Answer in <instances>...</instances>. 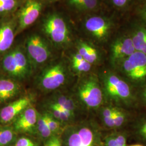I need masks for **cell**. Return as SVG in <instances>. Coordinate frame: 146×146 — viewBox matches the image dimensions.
Here are the masks:
<instances>
[{"instance_id":"cell-1","label":"cell","mask_w":146,"mask_h":146,"mask_svg":"<svg viewBox=\"0 0 146 146\" xmlns=\"http://www.w3.org/2000/svg\"><path fill=\"white\" fill-rule=\"evenodd\" d=\"M98 74L106 104L137 111L135 88L112 68Z\"/></svg>"},{"instance_id":"cell-2","label":"cell","mask_w":146,"mask_h":146,"mask_svg":"<svg viewBox=\"0 0 146 146\" xmlns=\"http://www.w3.org/2000/svg\"><path fill=\"white\" fill-rule=\"evenodd\" d=\"M72 93L87 116L95 115L106 104L98 73L92 72L77 77Z\"/></svg>"},{"instance_id":"cell-3","label":"cell","mask_w":146,"mask_h":146,"mask_svg":"<svg viewBox=\"0 0 146 146\" xmlns=\"http://www.w3.org/2000/svg\"><path fill=\"white\" fill-rule=\"evenodd\" d=\"M102 128L93 116H88L65 127V146H102Z\"/></svg>"},{"instance_id":"cell-4","label":"cell","mask_w":146,"mask_h":146,"mask_svg":"<svg viewBox=\"0 0 146 146\" xmlns=\"http://www.w3.org/2000/svg\"><path fill=\"white\" fill-rule=\"evenodd\" d=\"M135 88L146 84V54L136 51L111 67Z\"/></svg>"},{"instance_id":"cell-5","label":"cell","mask_w":146,"mask_h":146,"mask_svg":"<svg viewBox=\"0 0 146 146\" xmlns=\"http://www.w3.org/2000/svg\"><path fill=\"white\" fill-rule=\"evenodd\" d=\"M81 26L89 42L101 46L110 40L115 25L111 19L104 16L88 14L82 20Z\"/></svg>"},{"instance_id":"cell-6","label":"cell","mask_w":146,"mask_h":146,"mask_svg":"<svg viewBox=\"0 0 146 146\" xmlns=\"http://www.w3.org/2000/svg\"><path fill=\"white\" fill-rule=\"evenodd\" d=\"M75 77H77L70 66L59 62L44 69L38 78L40 88L44 92H52L61 88Z\"/></svg>"},{"instance_id":"cell-7","label":"cell","mask_w":146,"mask_h":146,"mask_svg":"<svg viewBox=\"0 0 146 146\" xmlns=\"http://www.w3.org/2000/svg\"><path fill=\"white\" fill-rule=\"evenodd\" d=\"M43 29L54 44L67 46L72 42L70 28L62 16L54 14L48 16L43 24Z\"/></svg>"},{"instance_id":"cell-8","label":"cell","mask_w":146,"mask_h":146,"mask_svg":"<svg viewBox=\"0 0 146 146\" xmlns=\"http://www.w3.org/2000/svg\"><path fill=\"white\" fill-rule=\"evenodd\" d=\"M2 67L9 75L19 79L25 78L29 73L28 60L20 49L7 54L3 59Z\"/></svg>"},{"instance_id":"cell-9","label":"cell","mask_w":146,"mask_h":146,"mask_svg":"<svg viewBox=\"0 0 146 146\" xmlns=\"http://www.w3.org/2000/svg\"><path fill=\"white\" fill-rule=\"evenodd\" d=\"M136 50L128 31L117 37L110 45L109 58L111 67L120 61L131 56Z\"/></svg>"},{"instance_id":"cell-10","label":"cell","mask_w":146,"mask_h":146,"mask_svg":"<svg viewBox=\"0 0 146 146\" xmlns=\"http://www.w3.org/2000/svg\"><path fill=\"white\" fill-rule=\"evenodd\" d=\"M27 49L29 56L36 64H42L51 57V50L47 42L41 37L33 35L27 42Z\"/></svg>"},{"instance_id":"cell-11","label":"cell","mask_w":146,"mask_h":146,"mask_svg":"<svg viewBox=\"0 0 146 146\" xmlns=\"http://www.w3.org/2000/svg\"><path fill=\"white\" fill-rule=\"evenodd\" d=\"M49 102L60 106L70 113L78 120H81L88 116L83 111L72 92L68 94H56Z\"/></svg>"},{"instance_id":"cell-12","label":"cell","mask_w":146,"mask_h":146,"mask_svg":"<svg viewBox=\"0 0 146 146\" xmlns=\"http://www.w3.org/2000/svg\"><path fill=\"white\" fill-rule=\"evenodd\" d=\"M128 134L146 146V112L136 111L127 127Z\"/></svg>"},{"instance_id":"cell-13","label":"cell","mask_w":146,"mask_h":146,"mask_svg":"<svg viewBox=\"0 0 146 146\" xmlns=\"http://www.w3.org/2000/svg\"><path fill=\"white\" fill-rule=\"evenodd\" d=\"M42 3L36 0H28L19 16V29L21 31L35 22L40 15Z\"/></svg>"},{"instance_id":"cell-14","label":"cell","mask_w":146,"mask_h":146,"mask_svg":"<svg viewBox=\"0 0 146 146\" xmlns=\"http://www.w3.org/2000/svg\"><path fill=\"white\" fill-rule=\"evenodd\" d=\"M31 102L32 99L29 96H25L5 106L1 111V121L3 123H8L14 120L29 107Z\"/></svg>"},{"instance_id":"cell-15","label":"cell","mask_w":146,"mask_h":146,"mask_svg":"<svg viewBox=\"0 0 146 146\" xmlns=\"http://www.w3.org/2000/svg\"><path fill=\"white\" fill-rule=\"evenodd\" d=\"M75 47L76 50L82 58L94 67L100 66L102 62V54L92 43L80 39L75 42Z\"/></svg>"},{"instance_id":"cell-16","label":"cell","mask_w":146,"mask_h":146,"mask_svg":"<svg viewBox=\"0 0 146 146\" xmlns=\"http://www.w3.org/2000/svg\"><path fill=\"white\" fill-rule=\"evenodd\" d=\"M128 32L136 51L146 54V26L134 19Z\"/></svg>"},{"instance_id":"cell-17","label":"cell","mask_w":146,"mask_h":146,"mask_svg":"<svg viewBox=\"0 0 146 146\" xmlns=\"http://www.w3.org/2000/svg\"><path fill=\"white\" fill-rule=\"evenodd\" d=\"M38 114L33 107H28L16 120L14 127L16 130L21 132L32 131L36 126Z\"/></svg>"},{"instance_id":"cell-18","label":"cell","mask_w":146,"mask_h":146,"mask_svg":"<svg viewBox=\"0 0 146 146\" xmlns=\"http://www.w3.org/2000/svg\"><path fill=\"white\" fill-rule=\"evenodd\" d=\"M114 107L105 104L101 107L96 113L98 122L102 128L108 131L114 130V121L113 118V111Z\"/></svg>"},{"instance_id":"cell-19","label":"cell","mask_w":146,"mask_h":146,"mask_svg":"<svg viewBox=\"0 0 146 146\" xmlns=\"http://www.w3.org/2000/svg\"><path fill=\"white\" fill-rule=\"evenodd\" d=\"M70 64L77 77L93 72L94 66L86 61L76 50L72 55Z\"/></svg>"},{"instance_id":"cell-20","label":"cell","mask_w":146,"mask_h":146,"mask_svg":"<svg viewBox=\"0 0 146 146\" xmlns=\"http://www.w3.org/2000/svg\"><path fill=\"white\" fill-rule=\"evenodd\" d=\"M135 111L114 107L113 114L115 125L114 131L122 130L126 128Z\"/></svg>"},{"instance_id":"cell-21","label":"cell","mask_w":146,"mask_h":146,"mask_svg":"<svg viewBox=\"0 0 146 146\" xmlns=\"http://www.w3.org/2000/svg\"><path fill=\"white\" fill-rule=\"evenodd\" d=\"M20 87L11 80H0V102H4L15 96Z\"/></svg>"},{"instance_id":"cell-22","label":"cell","mask_w":146,"mask_h":146,"mask_svg":"<svg viewBox=\"0 0 146 146\" xmlns=\"http://www.w3.org/2000/svg\"><path fill=\"white\" fill-rule=\"evenodd\" d=\"M14 40V31L12 26L5 23L0 27V53L7 50Z\"/></svg>"},{"instance_id":"cell-23","label":"cell","mask_w":146,"mask_h":146,"mask_svg":"<svg viewBox=\"0 0 146 146\" xmlns=\"http://www.w3.org/2000/svg\"><path fill=\"white\" fill-rule=\"evenodd\" d=\"M133 10L134 20L146 26V0L137 1Z\"/></svg>"},{"instance_id":"cell-24","label":"cell","mask_w":146,"mask_h":146,"mask_svg":"<svg viewBox=\"0 0 146 146\" xmlns=\"http://www.w3.org/2000/svg\"><path fill=\"white\" fill-rule=\"evenodd\" d=\"M36 127L37 131L43 138L48 139L54 135L48 127L44 114H38Z\"/></svg>"},{"instance_id":"cell-25","label":"cell","mask_w":146,"mask_h":146,"mask_svg":"<svg viewBox=\"0 0 146 146\" xmlns=\"http://www.w3.org/2000/svg\"><path fill=\"white\" fill-rule=\"evenodd\" d=\"M100 0H82L77 11L82 13H90L98 9Z\"/></svg>"},{"instance_id":"cell-26","label":"cell","mask_w":146,"mask_h":146,"mask_svg":"<svg viewBox=\"0 0 146 146\" xmlns=\"http://www.w3.org/2000/svg\"><path fill=\"white\" fill-rule=\"evenodd\" d=\"M137 111L146 112V84L136 88Z\"/></svg>"},{"instance_id":"cell-27","label":"cell","mask_w":146,"mask_h":146,"mask_svg":"<svg viewBox=\"0 0 146 146\" xmlns=\"http://www.w3.org/2000/svg\"><path fill=\"white\" fill-rule=\"evenodd\" d=\"M110 4L118 11L133 9L138 0H108Z\"/></svg>"},{"instance_id":"cell-28","label":"cell","mask_w":146,"mask_h":146,"mask_svg":"<svg viewBox=\"0 0 146 146\" xmlns=\"http://www.w3.org/2000/svg\"><path fill=\"white\" fill-rule=\"evenodd\" d=\"M44 114L48 127L54 135H57L58 134L64 131L65 128H63V125L60 122L47 113H44Z\"/></svg>"},{"instance_id":"cell-29","label":"cell","mask_w":146,"mask_h":146,"mask_svg":"<svg viewBox=\"0 0 146 146\" xmlns=\"http://www.w3.org/2000/svg\"><path fill=\"white\" fill-rule=\"evenodd\" d=\"M14 138V133L11 129H7L0 131V146L8 145Z\"/></svg>"},{"instance_id":"cell-30","label":"cell","mask_w":146,"mask_h":146,"mask_svg":"<svg viewBox=\"0 0 146 146\" xmlns=\"http://www.w3.org/2000/svg\"><path fill=\"white\" fill-rule=\"evenodd\" d=\"M114 131V134L115 136L116 140L117 141L118 146H127V136L128 135V133L127 131Z\"/></svg>"},{"instance_id":"cell-31","label":"cell","mask_w":146,"mask_h":146,"mask_svg":"<svg viewBox=\"0 0 146 146\" xmlns=\"http://www.w3.org/2000/svg\"><path fill=\"white\" fill-rule=\"evenodd\" d=\"M16 5V0L0 1V12H7L12 10Z\"/></svg>"},{"instance_id":"cell-32","label":"cell","mask_w":146,"mask_h":146,"mask_svg":"<svg viewBox=\"0 0 146 146\" xmlns=\"http://www.w3.org/2000/svg\"><path fill=\"white\" fill-rule=\"evenodd\" d=\"M44 146H62V142L60 136L52 135L47 139Z\"/></svg>"},{"instance_id":"cell-33","label":"cell","mask_w":146,"mask_h":146,"mask_svg":"<svg viewBox=\"0 0 146 146\" xmlns=\"http://www.w3.org/2000/svg\"><path fill=\"white\" fill-rule=\"evenodd\" d=\"M104 146H118L113 132L104 137Z\"/></svg>"},{"instance_id":"cell-34","label":"cell","mask_w":146,"mask_h":146,"mask_svg":"<svg viewBox=\"0 0 146 146\" xmlns=\"http://www.w3.org/2000/svg\"><path fill=\"white\" fill-rule=\"evenodd\" d=\"M15 146H35L30 139L26 137L20 138L16 143Z\"/></svg>"},{"instance_id":"cell-35","label":"cell","mask_w":146,"mask_h":146,"mask_svg":"<svg viewBox=\"0 0 146 146\" xmlns=\"http://www.w3.org/2000/svg\"><path fill=\"white\" fill-rule=\"evenodd\" d=\"M82 0H68L69 5L75 11H78Z\"/></svg>"},{"instance_id":"cell-36","label":"cell","mask_w":146,"mask_h":146,"mask_svg":"<svg viewBox=\"0 0 146 146\" xmlns=\"http://www.w3.org/2000/svg\"><path fill=\"white\" fill-rule=\"evenodd\" d=\"M144 146L143 145H141V144H136V145H131V146Z\"/></svg>"},{"instance_id":"cell-37","label":"cell","mask_w":146,"mask_h":146,"mask_svg":"<svg viewBox=\"0 0 146 146\" xmlns=\"http://www.w3.org/2000/svg\"><path fill=\"white\" fill-rule=\"evenodd\" d=\"M138 1H143V0H138Z\"/></svg>"}]
</instances>
